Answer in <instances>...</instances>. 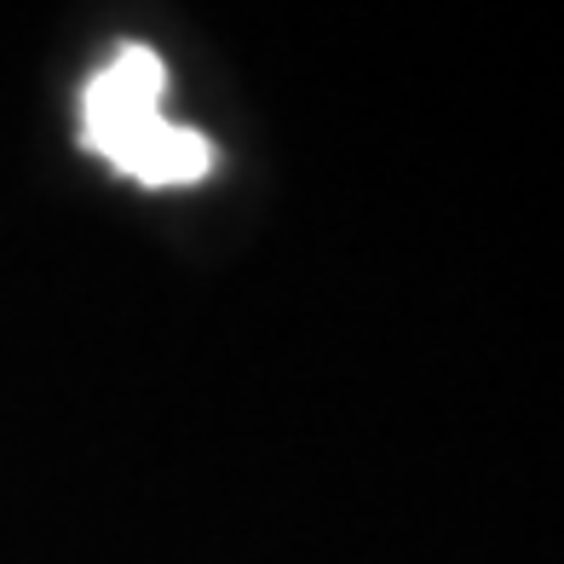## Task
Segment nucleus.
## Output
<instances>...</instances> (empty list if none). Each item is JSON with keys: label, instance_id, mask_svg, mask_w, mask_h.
<instances>
[{"label": "nucleus", "instance_id": "1", "mask_svg": "<svg viewBox=\"0 0 564 564\" xmlns=\"http://www.w3.org/2000/svg\"><path fill=\"white\" fill-rule=\"evenodd\" d=\"M162 93H167L162 58L150 46H121L87 82L82 139L139 185H191V178L208 173L214 150L196 127H178L162 116Z\"/></svg>", "mask_w": 564, "mask_h": 564}]
</instances>
